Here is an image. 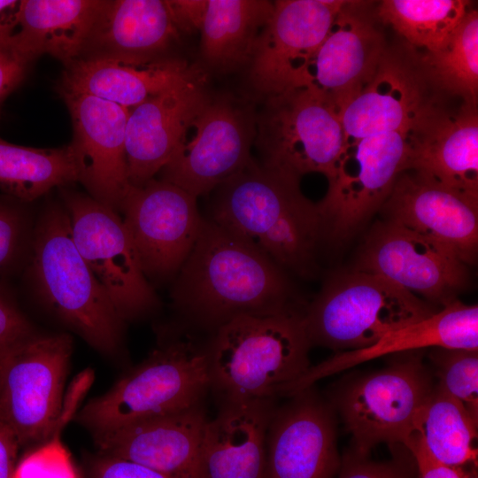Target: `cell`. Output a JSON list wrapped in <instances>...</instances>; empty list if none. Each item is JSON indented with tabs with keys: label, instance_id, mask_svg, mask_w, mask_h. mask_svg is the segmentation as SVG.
Segmentation results:
<instances>
[{
	"label": "cell",
	"instance_id": "8fae6325",
	"mask_svg": "<svg viewBox=\"0 0 478 478\" xmlns=\"http://www.w3.org/2000/svg\"><path fill=\"white\" fill-rule=\"evenodd\" d=\"M410 129L346 143L317 204L323 236L343 240L380 210L398 175L408 169Z\"/></svg>",
	"mask_w": 478,
	"mask_h": 478
},
{
	"label": "cell",
	"instance_id": "d590c367",
	"mask_svg": "<svg viewBox=\"0 0 478 478\" xmlns=\"http://www.w3.org/2000/svg\"><path fill=\"white\" fill-rule=\"evenodd\" d=\"M338 474V478H418L415 461L405 448L387 461H374L351 451L342 459Z\"/></svg>",
	"mask_w": 478,
	"mask_h": 478
},
{
	"label": "cell",
	"instance_id": "52a82bcc",
	"mask_svg": "<svg viewBox=\"0 0 478 478\" xmlns=\"http://www.w3.org/2000/svg\"><path fill=\"white\" fill-rule=\"evenodd\" d=\"M73 353L66 334L36 332L0 358V421L20 447L55 438Z\"/></svg>",
	"mask_w": 478,
	"mask_h": 478
},
{
	"label": "cell",
	"instance_id": "b9f144b4",
	"mask_svg": "<svg viewBox=\"0 0 478 478\" xmlns=\"http://www.w3.org/2000/svg\"><path fill=\"white\" fill-rule=\"evenodd\" d=\"M178 32L199 31L206 12L207 0H166Z\"/></svg>",
	"mask_w": 478,
	"mask_h": 478
},
{
	"label": "cell",
	"instance_id": "8992f818",
	"mask_svg": "<svg viewBox=\"0 0 478 478\" xmlns=\"http://www.w3.org/2000/svg\"><path fill=\"white\" fill-rule=\"evenodd\" d=\"M439 309L382 276L354 270L328 280L303 320L312 345L347 351L369 347Z\"/></svg>",
	"mask_w": 478,
	"mask_h": 478
},
{
	"label": "cell",
	"instance_id": "277c9868",
	"mask_svg": "<svg viewBox=\"0 0 478 478\" xmlns=\"http://www.w3.org/2000/svg\"><path fill=\"white\" fill-rule=\"evenodd\" d=\"M30 245L29 275L39 299L95 350L119 356L126 321L79 253L61 202L43 207Z\"/></svg>",
	"mask_w": 478,
	"mask_h": 478
},
{
	"label": "cell",
	"instance_id": "cb8c5ba5",
	"mask_svg": "<svg viewBox=\"0 0 478 478\" xmlns=\"http://www.w3.org/2000/svg\"><path fill=\"white\" fill-rule=\"evenodd\" d=\"M275 399L221 402L208 420L197 478H266V436Z\"/></svg>",
	"mask_w": 478,
	"mask_h": 478
},
{
	"label": "cell",
	"instance_id": "4dcf8cb0",
	"mask_svg": "<svg viewBox=\"0 0 478 478\" xmlns=\"http://www.w3.org/2000/svg\"><path fill=\"white\" fill-rule=\"evenodd\" d=\"M78 181L69 145L33 148L0 137V189L22 202H32L53 188Z\"/></svg>",
	"mask_w": 478,
	"mask_h": 478
},
{
	"label": "cell",
	"instance_id": "6da1fadb",
	"mask_svg": "<svg viewBox=\"0 0 478 478\" xmlns=\"http://www.w3.org/2000/svg\"><path fill=\"white\" fill-rule=\"evenodd\" d=\"M171 298L186 328L213 333L240 316L299 311L286 272L236 235L204 218Z\"/></svg>",
	"mask_w": 478,
	"mask_h": 478
},
{
	"label": "cell",
	"instance_id": "ac0fdd59",
	"mask_svg": "<svg viewBox=\"0 0 478 478\" xmlns=\"http://www.w3.org/2000/svg\"><path fill=\"white\" fill-rule=\"evenodd\" d=\"M437 95L410 129L408 169L478 200V104Z\"/></svg>",
	"mask_w": 478,
	"mask_h": 478
},
{
	"label": "cell",
	"instance_id": "d4e9b609",
	"mask_svg": "<svg viewBox=\"0 0 478 478\" xmlns=\"http://www.w3.org/2000/svg\"><path fill=\"white\" fill-rule=\"evenodd\" d=\"M431 348L478 350V306L453 300L430 316L399 328L373 345L336 353L287 386L290 397L317 381L372 359Z\"/></svg>",
	"mask_w": 478,
	"mask_h": 478
},
{
	"label": "cell",
	"instance_id": "d6a6232c",
	"mask_svg": "<svg viewBox=\"0 0 478 478\" xmlns=\"http://www.w3.org/2000/svg\"><path fill=\"white\" fill-rule=\"evenodd\" d=\"M469 5L470 2L466 0H383L378 4L376 14L411 48L431 52L451 39Z\"/></svg>",
	"mask_w": 478,
	"mask_h": 478
},
{
	"label": "cell",
	"instance_id": "7402d4cb",
	"mask_svg": "<svg viewBox=\"0 0 478 478\" xmlns=\"http://www.w3.org/2000/svg\"><path fill=\"white\" fill-rule=\"evenodd\" d=\"M210 98L200 75L129 110L126 157L131 186H141L155 178Z\"/></svg>",
	"mask_w": 478,
	"mask_h": 478
},
{
	"label": "cell",
	"instance_id": "8d00e7d4",
	"mask_svg": "<svg viewBox=\"0 0 478 478\" xmlns=\"http://www.w3.org/2000/svg\"><path fill=\"white\" fill-rule=\"evenodd\" d=\"M27 224L16 204L0 200V274L17 261L24 246Z\"/></svg>",
	"mask_w": 478,
	"mask_h": 478
},
{
	"label": "cell",
	"instance_id": "e575fe53",
	"mask_svg": "<svg viewBox=\"0 0 478 478\" xmlns=\"http://www.w3.org/2000/svg\"><path fill=\"white\" fill-rule=\"evenodd\" d=\"M12 478H80L58 438L35 446L19 459Z\"/></svg>",
	"mask_w": 478,
	"mask_h": 478
},
{
	"label": "cell",
	"instance_id": "603a6c76",
	"mask_svg": "<svg viewBox=\"0 0 478 478\" xmlns=\"http://www.w3.org/2000/svg\"><path fill=\"white\" fill-rule=\"evenodd\" d=\"M207 421L200 403L92 438L97 453L140 464L173 478H197Z\"/></svg>",
	"mask_w": 478,
	"mask_h": 478
},
{
	"label": "cell",
	"instance_id": "1f68e13d",
	"mask_svg": "<svg viewBox=\"0 0 478 478\" xmlns=\"http://www.w3.org/2000/svg\"><path fill=\"white\" fill-rule=\"evenodd\" d=\"M426 80L443 96L478 104V12L469 9L456 32L441 49L413 50Z\"/></svg>",
	"mask_w": 478,
	"mask_h": 478
},
{
	"label": "cell",
	"instance_id": "ab89813d",
	"mask_svg": "<svg viewBox=\"0 0 478 478\" xmlns=\"http://www.w3.org/2000/svg\"><path fill=\"white\" fill-rule=\"evenodd\" d=\"M412 454L418 478H476V472L462 467L451 466L436 460L422 444L412 436L405 447Z\"/></svg>",
	"mask_w": 478,
	"mask_h": 478
},
{
	"label": "cell",
	"instance_id": "484cf974",
	"mask_svg": "<svg viewBox=\"0 0 478 478\" xmlns=\"http://www.w3.org/2000/svg\"><path fill=\"white\" fill-rule=\"evenodd\" d=\"M178 35L166 0L104 1L81 58L151 62Z\"/></svg>",
	"mask_w": 478,
	"mask_h": 478
},
{
	"label": "cell",
	"instance_id": "f35d334b",
	"mask_svg": "<svg viewBox=\"0 0 478 478\" xmlns=\"http://www.w3.org/2000/svg\"><path fill=\"white\" fill-rule=\"evenodd\" d=\"M35 333L32 323L10 300L0 286V358Z\"/></svg>",
	"mask_w": 478,
	"mask_h": 478
},
{
	"label": "cell",
	"instance_id": "83f0119b",
	"mask_svg": "<svg viewBox=\"0 0 478 478\" xmlns=\"http://www.w3.org/2000/svg\"><path fill=\"white\" fill-rule=\"evenodd\" d=\"M102 0H22L14 49L32 62L42 54L66 66L79 59L104 6Z\"/></svg>",
	"mask_w": 478,
	"mask_h": 478
},
{
	"label": "cell",
	"instance_id": "ffe728a7",
	"mask_svg": "<svg viewBox=\"0 0 478 478\" xmlns=\"http://www.w3.org/2000/svg\"><path fill=\"white\" fill-rule=\"evenodd\" d=\"M380 210L385 220L410 229L474 263L478 247V200L407 169Z\"/></svg>",
	"mask_w": 478,
	"mask_h": 478
},
{
	"label": "cell",
	"instance_id": "f1b7e54d",
	"mask_svg": "<svg viewBox=\"0 0 478 478\" xmlns=\"http://www.w3.org/2000/svg\"><path fill=\"white\" fill-rule=\"evenodd\" d=\"M273 8L264 0H207L199 30L206 63L222 71L250 63Z\"/></svg>",
	"mask_w": 478,
	"mask_h": 478
},
{
	"label": "cell",
	"instance_id": "5bb4252c",
	"mask_svg": "<svg viewBox=\"0 0 478 478\" xmlns=\"http://www.w3.org/2000/svg\"><path fill=\"white\" fill-rule=\"evenodd\" d=\"M355 270L377 274L442 308L466 285L467 268L449 248L393 222L375 225Z\"/></svg>",
	"mask_w": 478,
	"mask_h": 478
},
{
	"label": "cell",
	"instance_id": "74e56055",
	"mask_svg": "<svg viewBox=\"0 0 478 478\" xmlns=\"http://www.w3.org/2000/svg\"><path fill=\"white\" fill-rule=\"evenodd\" d=\"M85 478H173L131 461L96 453L85 464Z\"/></svg>",
	"mask_w": 478,
	"mask_h": 478
},
{
	"label": "cell",
	"instance_id": "e0dca14e",
	"mask_svg": "<svg viewBox=\"0 0 478 478\" xmlns=\"http://www.w3.org/2000/svg\"><path fill=\"white\" fill-rule=\"evenodd\" d=\"M346 0H278L250 61L251 83L269 96L293 88Z\"/></svg>",
	"mask_w": 478,
	"mask_h": 478
},
{
	"label": "cell",
	"instance_id": "f546056e",
	"mask_svg": "<svg viewBox=\"0 0 478 478\" xmlns=\"http://www.w3.org/2000/svg\"><path fill=\"white\" fill-rule=\"evenodd\" d=\"M477 427L478 420L435 383L419 414L412 436L438 462L476 472Z\"/></svg>",
	"mask_w": 478,
	"mask_h": 478
},
{
	"label": "cell",
	"instance_id": "60d3db41",
	"mask_svg": "<svg viewBox=\"0 0 478 478\" xmlns=\"http://www.w3.org/2000/svg\"><path fill=\"white\" fill-rule=\"evenodd\" d=\"M11 37L0 41V105L24 79L31 63L14 49Z\"/></svg>",
	"mask_w": 478,
	"mask_h": 478
},
{
	"label": "cell",
	"instance_id": "30bf717a",
	"mask_svg": "<svg viewBox=\"0 0 478 478\" xmlns=\"http://www.w3.org/2000/svg\"><path fill=\"white\" fill-rule=\"evenodd\" d=\"M60 189L73 243L125 320L153 312L159 299L146 278L120 214L88 193Z\"/></svg>",
	"mask_w": 478,
	"mask_h": 478
},
{
	"label": "cell",
	"instance_id": "836d02e7",
	"mask_svg": "<svg viewBox=\"0 0 478 478\" xmlns=\"http://www.w3.org/2000/svg\"><path fill=\"white\" fill-rule=\"evenodd\" d=\"M428 358L436 384L478 420V350L431 348Z\"/></svg>",
	"mask_w": 478,
	"mask_h": 478
},
{
	"label": "cell",
	"instance_id": "3957f363",
	"mask_svg": "<svg viewBox=\"0 0 478 478\" xmlns=\"http://www.w3.org/2000/svg\"><path fill=\"white\" fill-rule=\"evenodd\" d=\"M303 313L240 316L210 334L209 389L220 403L275 399L311 367Z\"/></svg>",
	"mask_w": 478,
	"mask_h": 478
},
{
	"label": "cell",
	"instance_id": "7c38bea8",
	"mask_svg": "<svg viewBox=\"0 0 478 478\" xmlns=\"http://www.w3.org/2000/svg\"><path fill=\"white\" fill-rule=\"evenodd\" d=\"M256 118L232 98H210L158 173L197 197L208 194L254 160Z\"/></svg>",
	"mask_w": 478,
	"mask_h": 478
},
{
	"label": "cell",
	"instance_id": "7a4b0ae2",
	"mask_svg": "<svg viewBox=\"0 0 478 478\" xmlns=\"http://www.w3.org/2000/svg\"><path fill=\"white\" fill-rule=\"evenodd\" d=\"M215 189L207 219L256 247L286 273L313 276L322 222L317 204L301 192L299 179L253 161Z\"/></svg>",
	"mask_w": 478,
	"mask_h": 478
},
{
	"label": "cell",
	"instance_id": "2e32d148",
	"mask_svg": "<svg viewBox=\"0 0 478 478\" xmlns=\"http://www.w3.org/2000/svg\"><path fill=\"white\" fill-rule=\"evenodd\" d=\"M58 89L71 115L73 136L69 146L78 181L90 197L119 212L130 186L126 157L129 109L89 94Z\"/></svg>",
	"mask_w": 478,
	"mask_h": 478
},
{
	"label": "cell",
	"instance_id": "7bdbcfd3",
	"mask_svg": "<svg viewBox=\"0 0 478 478\" xmlns=\"http://www.w3.org/2000/svg\"><path fill=\"white\" fill-rule=\"evenodd\" d=\"M19 448L15 436L0 421V478H12Z\"/></svg>",
	"mask_w": 478,
	"mask_h": 478
},
{
	"label": "cell",
	"instance_id": "9a60e30c",
	"mask_svg": "<svg viewBox=\"0 0 478 478\" xmlns=\"http://www.w3.org/2000/svg\"><path fill=\"white\" fill-rule=\"evenodd\" d=\"M373 3L346 1L294 86L319 92L338 113L371 81L387 50Z\"/></svg>",
	"mask_w": 478,
	"mask_h": 478
},
{
	"label": "cell",
	"instance_id": "d6986e66",
	"mask_svg": "<svg viewBox=\"0 0 478 478\" xmlns=\"http://www.w3.org/2000/svg\"><path fill=\"white\" fill-rule=\"evenodd\" d=\"M289 397L269 423L266 478H334L342 459L330 405L312 386Z\"/></svg>",
	"mask_w": 478,
	"mask_h": 478
},
{
	"label": "cell",
	"instance_id": "5b68a950",
	"mask_svg": "<svg viewBox=\"0 0 478 478\" xmlns=\"http://www.w3.org/2000/svg\"><path fill=\"white\" fill-rule=\"evenodd\" d=\"M209 389L204 343L189 329L160 341L148 358L74 415L93 435L202 403Z\"/></svg>",
	"mask_w": 478,
	"mask_h": 478
},
{
	"label": "cell",
	"instance_id": "44dd1931",
	"mask_svg": "<svg viewBox=\"0 0 478 478\" xmlns=\"http://www.w3.org/2000/svg\"><path fill=\"white\" fill-rule=\"evenodd\" d=\"M437 95L412 48L407 53L387 50L371 81L340 109L345 143L410 129Z\"/></svg>",
	"mask_w": 478,
	"mask_h": 478
},
{
	"label": "cell",
	"instance_id": "4fadbf2b",
	"mask_svg": "<svg viewBox=\"0 0 478 478\" xmlns=\"http://www.w3.org/2000/svg\"><path fill=\"white\" fill-rule=\"evenodd\" d=\"M119 212L148 281L173 280L203 227L197 197L153 178L130 185Z\"/></svg>",
	"mask_w": 478,
	"mask_h": 478
},
{
	"label": "cell",
	"instance_id": "4316f807",
	"mask_svg": "<svg viewBox=\"0 0 478 478\" xmlns=\"http://www.w3.org/2000/svg\"><path fill=\"white\" fill-rule=\"evenodd\" d=\"M198 76L196 69L175 58L134 63L111 58H81L65 66L58 88L89 94L130 110Z\"/></svg>",
	"mask_w": 478,
	"mask_h": 478
},
{
	"label": "cell",
	"instance_id": "ee69618b",
	"mask_svg": "<svg viewBox=\"0 0 478 478\" xmlns=\"http://www.w3.org/2000/svg\"><path fill=\"white\" fill-rule=\"evenodd\" d=\"M20 1L0 0V41L10 38L19 24Z\"/></svg>",
	"mask_w": 478,
	"mask_h": 478
},
{
	"label": "cell",
	"instance_id": "ba28073f",
	"mask_svg": "<svg viewBox=\"0 0 478 478\" xmlns=\"http://www.w3.org/2000/svg\"><path fill=\"white\" fill-rule=\"evenodd\" d=\"M256 125L260 166L299 180L332 176L345 137L337 110L321 94L300 86L266 96Z\"/></svg>",
	"mask_w": 478,
	"mask_h": 478
},
{
	"label": "cell",
	"instance_id": "9c48e42d",
	"mask_svg": "<svg viewBox=\"0 0 478 478\" xmlns=\"http://www.w3.org/2000/svg\"><path fill=\"white\" fill-rule=\"evenodd\" d=\"M422 353L395 354L386 368L356 378L336 396L354 452L368 455L382 443L405 447L412 436L436 383Z\"/></svg>",
	"mask_w": 478,
	"mask_h": 478
}]
</instances>
